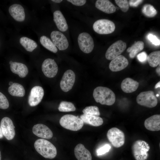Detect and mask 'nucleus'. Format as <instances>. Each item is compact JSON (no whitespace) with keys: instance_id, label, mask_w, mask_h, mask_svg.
Segmentation results:
<instances>
[{"instance_id":"nucleus-1","label":"nucleus","mask_w":160,"mask_h":160,"mask_svg":"<svg viewBox=\"0 0 160 160\" xmlns=\"http://www.w3.org/2000/svg\"><path fill=\"white\" fill-rule=\"evenodd\" d=\"M96 102L102 105H111L116 101V96L109 88L103 87H98L95 88L93 93Z\"/></svg>"},{"instance_id":"nucleus-2","label":"nucleus","mask_w":160,"mask_h":160,"mask_svg":"<svg viewBox=\"0 0 160 160\" xmlns=\"http://www.w3.org/2000/svg\"><path fill=\"white\" fill-rule=\"evenodd\" d=\"M34 146L36 151L45 158L52 159L56 156V147L47 140L43 139L36 140L34 143Z\"/></svg>"},{"instance_id":"nucleus-3","label":"nucleus","mask_w":160,"mask_h":160,"mask_svg":"<svg viewBox=\"0 0 160 160\" xmlns=\"http://www.w3.org/2000/svg\"><path fill=\"white\" fill-rule=\"evenodd\" d=\"M59 123L63 128L70 130L77 131L82 128L84 123L78 116L66 114L60 119Z\"/></svg>"},{"instance_id":"nucleus-4","label":"nucleus","mask_w":160,"mask_h":160,"mask_svg":"<svg viewBox=\"0 0 160 160\" xmlns=\"http://www.w3.org/2000/svg\"><path fill=\"white\" fill-rule=\"evenodd\" d=\"M150 149L147 143L140 140L135 141L132 147V154L136 160H146L148 157V152Z\"/></svg>"},{"instance_id":"nucleus-5","label":"nucleus","mask_w":160,"mask_h":160,"mask_svg":"<svg viewBox=\"0 0 160 160\" xmlns=\"http://www.w3.org/2000/svg\"><path fill=\"white\" fill-rule=\"evenodd\" d=\"M107 137L112 145L115 148L122 146L125 142V136L123 132L116 127L110 129L107 134Z\"/></svg>"},{"instance_id":"nucleus-6","label":"nucleus","mask_w":160,"mask_h":160,"mask_svg":"<svg viewBox=\"0 0 160 160\" xmlns=\"http://www.w3.org/2000/svg\"><path fill=\"white\" fill-rule=\"evenodd\" d=\"M115 28V24L113 22L106 19L97 20L93 25L94 30L100 34L111 33L114 32Z\"/></svg>"},{"instance_id":"nucleus-7","label":"nucleus","mask_w":160,"mask_h":160,"mask_svg":"<svg viewBox=\"0 0 160 160\" xmlns=\"http://www.w3.org/2000/svg\"><path fill=\"white\" fill-rule=\"evenodd\" d=\"M136 101L138 104L149 108L155 107L158 103L157 99L152 91L140 92L137 97Z\"/></svg>"},{"instance_id":"nucleus-8","label":"nucleus","mask_w":160,"mask_h":160,"mask_svg":"<svg viewBox=\"0 0 160 160\" xmlns=\"http://www.w3.org/2000/svg\"><path fill=\"white\" fill-rule=\"evenodd\" d=\"M78 42L80 49L85 53H90L93 50L94 44L90 35L87 32L80 33L78 38Z\"/></svg>"},{"instance_id":"nucleus-9","label":"nucleus","mask_w":160,"mask_h":160,"mask_svg":"<svg viewBox=\"0 0 160 160\" xmlns=\"http://www.w3.org/2000/svg\"><path fill=\"white\" fill-rule=\"evenodd\" d=\"M126 44L121 40H119L111 44L107 50L105 57L108 60H112L120 55L126 49Z\"/></svg>"},{"instance_id":"nucleus-10","label":"nucleus","mask_w":160,"mask_h":160,"mask_svg":"<svg viewBox=\"0 0 160 160\" xmlns=\"http://www.w3.org/2000/svg\"><path fill=\"white\" fill-rule=\"evenodd\" d=\"M0 127L3 135L8 140L13 139L15 135V127L12 120L7 117L1 120Z\"/></svg>"},{"instance_id":"nucleus-11","label":"nucleus","mask_w":160,"mask_h":160,"mask_svg":"<svg viewBox=\"0 0 160 160\" xmlns=\"http://www.w3.org/2000/svg\"><path fill=\"white\" fill-rule=\"evenodd\" d=\"M75 80V74L71 70L66 71L64 73L60 83L61 90L67 92L71 89Z\"/></svg>"},{"instance_id":"nucleus-12","label":"nucleus","mask_w":160,"mask_h":160,"mask_svg":"<svg viewBox=\"0 0 160 160\" xmlns=\"http://www.w3.org/2000/svg\"><path fill=\"white\" fill-rule=\"evenodd\" d=\"M42 70L44 75L47 77L52 78L57 74L58 71L57 65L54 60L47 58L43 62Z\"/></svg>"},{"instance_id":"nucleus-13","label":"nucleus","mask_w":160,"mask_h":160,"mask_svg":"<svg viewBox=\"0 0 160 160\" xmlns=\"http://www.w3.org/2000/svg\"><path fill=\"white\" fill-rule=\"evenodd\" d=\"M52 42L59 50H64L68 47V41L66 36L61 32L57 31H52L51 33Z\"/></svg>"},{"instance_id":"nucleus-14","label":"nucleus","mask_w":160,"mask_h":160,"mask_svg":"<svg viewBox=\"0 0 160 160\" xmlns=\"http://www.w3.org/2000/svg\"><path fill=\"white\" fill-rule=\"evenodd\" d=\"M44 95L43 88L39 86H35L31 89L28 98V103L32 107L38 105L41 101Z\"/></svg>"},{"instance_id":"nucleus-15","label":"nucleus","mask_w":160,"mask_h":160,"mask_svg":"<svg viewBox=\"0 0 160 160\" xmlns=\"http://www.w3.org/2000/svg\"><path fill=\"white\" fill-rule=\"evenodd\" d=\"M128 64V60L120 55L112 60L109 65V68L112 71L117 72L125 68Z\"/></svg>"},{"instance_id":"nucleus-16","label":"nucleus","mask_w":160,"mask_h":160,"mask_svg":"<svg viewBox=\"0 0 160 160\" xmlns=\"http://www.w3.org/2000/svg\"><path fill=\"white\" fill-rule=\"evenodd\" d=\"M32 132L36 135L44 139H51L53 135L51 130L46 125L41 124L34 125L32 128Z\"/></svg>"},{"instance_id":"nucleus-17","label":"nucleus","mask_w":160,"mask_h":160,"mask_svg":"<svg viewBox=\"0 0 160 160\" xmlns=\"http://www.w3.org/2000/svg\"><path fill=\"white\" fill-rule=\"evenodd\" d=\"M9 12L11 16L15 20L18 22H23L25 18L24 9L21 5L14 4L9 8Z\"/></svg>"},{"instance_id":"nucleus-18","label":"nucleus","mask_w":160,"mask_h":160,"mask_svg":"<svg viewBox=\"0 0 160 160\" xmlns=\"http://www.w3.org/2000/svg\"><path fill=\"white\" fill-rule=\"evenodd\" d=\"M144 125L148 130L152 131H157L160 130V115H153L146 119Z\"/></svg>"},{"instance_id":"nucleus-19","label":"nucleus","mask_w":160,"mask_h":160,"mask_svg":"<svg viewBox=\"0 0 160 160\" xmlns=\"http://www.w3.org/2000/svg\"><path fill=\"white\" fill-rule=\"evenodd\" d=\"M74 153L78 160H92L90 152L81 144H79L76 146Z\"/></svg>"},{"instance_id":"nucleus-20","label":"nucleus","mask_w":160,"mask_h":160,"mask_svg":"<svg viewBox=\"0 0 160 160\" xmlns=\"http://www.w3.org/2000/svg\"><path fill=\"white\" fill-rule=\"evenodd\" d=\"M139 83L137 81L130 78L124 79L121 84V88L126 93H130L135 91L138 88Z\"/></svg>"},{"instance_id":"nucleus-21","label":"nucleus","mask_w":160,"mask_h":160,"mask_svg":"<svg viewBox=\"0 0 160 160\" xmlns=\"http://www.w3.org/2000/svg\"><path fill=\"white\" fill-rule=\"evenodd\" d=\"M95 7L98 9L107 14H111L116 11L115 6L107 0H97L95 4Z\"/></svg>"},{"instance_id":"nucleus-22","label":"nucleus","mask_w":160,"mask_h":160,"mask_svg":"<svg viewBox=\"0 0 160 160\" xmlns=\"http://www.w3.org/2000/svg\"><path fill=\"white\" fill-rule=\"evenodd\" d=\"M53 20L58 29L62 32L66 31L68 26L66 20L62 12L56 10L53 13Z\"/></svg>"},{"instance_id":"nucleus-23","label":"nucleus","mask_w":160,"mask_h":160,"mask_svg":"<svg viewBox=\"0 0 160 160\" xmlns=\"http://www.w3.org/2000/svg\"><path fill=\"white\" fill-rule=\"evenodd\" d=\"M10 69L12 72L17 74L21 78H24L28 73V69L24 64L17 62H13L10 65Z\"/></svg>"},{"instance_id":"nucleus-24","label":"nucleus","mask_w":160,"mask_h":160,"mask_svg":"<svg viewBox=\"0 0 160 160\" xmlns=\"http://www.w3.org/2000/svg\"><path fill=\"white\" fill-rule=\"evenodd\" d=\"M80 118L84 123L94 127L100 126L102 125L103 122L102 118L99 116L83 114L80 116Z\"/></svg>"},{"instance_id":"nucleus-25","label":"nucleus","mask_w":160,"mask_h":160,"mask_svg":"<svg viewBox=\"0 0 160 160\" xmlns=\"http://www.w3.org/2000/svg\"><path fill=\"white\" fill-rule=\"evenodd\" d=\"M9 93L14 96L23 97L25 94V90L21 84L14 83L8 88Z\"/></svg>"},{"instance_id":"nucleus-26","label":"nucleus","mask_w":160,"mask_h":160,"mask_svg":"<svg viewBox=\"0 0 160 160\" xmlns=\"http://www.w3.org/2000/svg\"><path fill=\"white\" fill-rule=\"evenodd\" d=\"M20 42L26 51L29 52H32L37 47L35 41L26 37H21Z\"/></svg>"},{"instance_id":"nucleus-27","label":"nucleus","mask_w":160,"mask_h":160,"mask_svg":"<svg viewBox=\"0 0 160 160\" xmlns=\"http://www.w3.org/2000/svg\"><path fill=\"white\" fill-rule=\"evenodd\" d=\"M144 46V44L143 41H138L129 47L127 51L129 53L130 57L132 59L134 58L138 52L143 49Z\"/></svg>"},{"instance_id":"nucleus-28","label":"nucleus","mask_w":160,"mask_h":160,"mask_svg":"<svg viewBox=\"0 0 160 160\" xmlns=\"http://www.w3.org/2000/svg\"><path fill=\"white\" fill-rule=\"evenodd\" d=\"M147 60L150 66L155 67L160 66V51H157L151 53L147 57Z\"/></svg>"},{"instance_id":"nucleus-29","label":"nucleus","mask_w":160,"mask_h":160,"mask_svg":"<svg viewBox=\"0 0 160 160\" xmlns=\"http://www.w3.org/2000/svg\"><path fill=\"white\" fill-rule=\"evenodd\" d=\"M40 41L41 44L49 50L53 52L56 53L57 49L53 42L48 37L43 36L41 37Z\"/></svg>"},{"instance_id":"nucleus-30","label":"nucleus","mask_w":160,"mask_h":160,"mask_svg":"<svg viewBox=\"0 0 160 160\" xmlns=\"http://www.w3.org/2000/svg\"><path fill=\"white\" fill-rule=\"evenodd\" d=\"M142 12L146 17H152L157 14V11L153 6L149 4H145L143 6Z\"/></svg>"},{"instance_id":"nucleus-31","label":"nucleus","mask_w":160,"mask_h":160,"mask_svg":"<svg viewBox=\"0 0 160 160\" xmlns=\"http://www.w3.org/2000/svg\"><path fill=\"white\" fill-rule=\"evenodd\" d=\"M58 108L60 111L63 112L73 111L76 110L74 105L72 103L65 101L61 102Z\"/></svg>"},{"instance_id":"nucleus-32","label":"nucleus","mask_w":160,"mask_h":160,"mask_svg":"<svg viewBox=\"0 0 160 160\" xmlns=\"http://www.w3.org/2000/svg\"><path fill=\"white\" fill-rule=\"evenodd\" d=\"M84 114L99 116L100 113L98 108L96 106H90L86 107L82 111Z\"/></svg>"},{"instance_id":"nucleus-33","label":"nucleus","mask_w":160,"mask_h":160,"mask_svg":"<svg viewBox=\"0 0 160 160\" xmlns=\"http://www.w3.org/2000/svg\"><path fill=\"white\" fill-rule=\"evenodd\" d=\"M116 4L124 12H127L129 9V4L127 0H115Z\"/></svg>"},{"instance_id":"nucleus-34","label":"nucleus","mask_w":160,"mask_h":160,"mask_svg":"<svg viewBox=\"0 0 160 160\" xmlns=\"http://www.w3.org/2000/svg\"><path fill=\"white\" fill-rule=\"evenodd\" d=\"M111 148V146L109 144H105L99 147L96 150V154L98 156L103 155L108 152Z\"/></svg>"},{"instance_id":"nucleus-35","label":"nucleus","mask_w":160,"mask_h":160,"mask_svg":"<svg viewBox=\"0 0 160 160\" xmlns=\"http://www.w3.org/2000/svg\"><path fill=\"white\" fill-rule=\"evenodd\" d=\"M9 103L7 98L0 92V108L5 109L8 108Z\"/></svg>"},{"instance_id":"nucleus-36","label":"nucleus","mask_w":160,"mask_h":160,"mask_svg":"<svg viewBox=\"0 0 160 160\" xmlns=\"http://www.w3.org/2000/svg\"><path fill=\"white\" fill-rule=\"evenodd\" d=\"M147 38L153 44L156 46L160 45V40L155 36L150 34L148 35Z\"/></svg>"},{"instance_id":"nucleus-37","label":"nucleus","mask_w":160,"mask_h":160,"mask_svg":"<svg viewBox=\"0 0 160 160\" xmlns=\"http://www.w3.org/2000/svg\"><path fill=\"white\" fill-rule=\"evenodd\" d=\"M148 55L145 52H142L137 55V59L140 62L144 63L147 60Z\"/></svg>"},{"instance_id":"nucleus-38","label":"nucleus","mask_w":160,"mask_h":160,"mask_svg":"<svg viewBox=\"0 0 160 160\" xmlns=\"http://www.w3.org/2000/svg\"><path fill=\"white\" fill-rule=\"evenodd\" d=\"M67 1L77 6L83 5L86 2V1L85 0H68Z\"/></svg>"},{"instance_id":"nucleus-39","label":"nucleus","mask_w":160,"mask_h":160,"mask_svg":"<svg viewBox=\"0 0 160 160\" xmlns=\"http://www.w3.org/2000/svg\"><path fill=\"white\" fill-rule=\"evenodd\" d=\"M143 1L142 0H129L128 2L130 7H136L141 4Z\"/></svg>"},{"instance_id":"nucleus-40","label":"nucleus","mask_w":160,"mask_h":160,"mask_svg":"<svg viewBox=\"0 0 160 160\" xmlns=\"http://www.w3.org/2000/svg\"><path fill=\"white\" fill-rule=\"evenodd\" d=\"M52 1L56 3H60L63 1L62 0H52Z\"/></svg>"},{"instance_id":"nucleus-41","label":"nucleus","mask_w":160,"mask_h":160,"mask_svg":"<svg viewBox=\"0 0 160 160\" xmlns=\"http://www.w3.org/2000/svg\"><path fill=\"white\" fill-rule=\"evenodd\" d=\"M160 87V82L159 81L156 85L155 88L156 89Z\"/></svg>"},{"instance_id":"nucleus-42","label":"nucleus","mask_w":160,"mask_h":160,"mask_svg":"<svg viewBox=\"0 0 160 160\" xmlns=\"http://www.w3.org/2000/svg\"><path fill=\"white\" fill-rule=\"evenodd\" d=\"M3 134L2 130L0 126V139L2 138L3 137Z\"/></svg>"},{"instance_id":"nucleus-43","label":"nucleus","mask_w":160,"mask_h":160,"mask_svg":"<svg viewBox=\"0 0 160 160\" xmlns=\"http://www.w3.org/2000/svg\"><path fill=\"white\" fill-rule=\"evenodd\" d=\"M156 72L157 73L160 75V67H158L156 70Z\"/></svg>"},{"instance_id":"nucleus-44","label":"nucleus","mask_w":160,"mask_h":160,"mask_svg":"<svg viewBox=\"0 0 160 160\" xmlns=\"http://www.w3.org/2000/svg\"><path fill=\"white\" fill-rule=\"evenodd\" d=\"M13 82H9V85H10V86H11L13 84Z\"/></svg>"},{"instance_id":"nucleus-45","label":"nucleus","mask_w":160,"mask_h":160,"mask_svg":"<svg viewBox=\"0 0 160 160\" xmlns=\"http://www.w3.org/2000/svg\"><path fill=\"white\" fill-rule=\"evenodd\" d=\"M12 62H13L12 61H10L9 63V64L10 65L12 63Z\"/></svg>"},{"instance_id":"nucleus-46","label":"nucleus","mask_w":160,"mask_h":160,"mask_svg":"<svg viewBox=\"0 0 160 160\" xmlns=\"http://www.w3.org/2000/svg\"><path fill=\"white\" fill-rule=\"evenodd\" d=\"M1 160V151H0V160Z\"/></svg>"},{"instance_id":"nucleus-47","label":"nucleus","mask_w":160,"mask_h":160,"mask_svg":"<svg viewBox=\"0 0 160 160\" xmlns=\"http://www.w3.org/2000/svg\"><path fill=\"white\" fill-rule=\"evenodd\" d=\"M159 96V95H158V94L156 95V96L158 97V96Z\"/></svg>"}]
</instances>
